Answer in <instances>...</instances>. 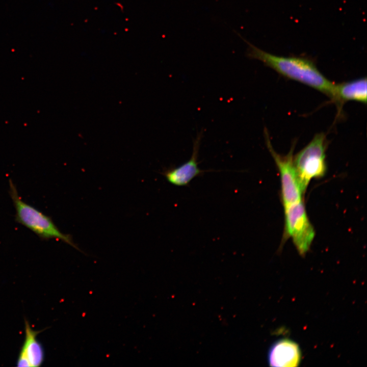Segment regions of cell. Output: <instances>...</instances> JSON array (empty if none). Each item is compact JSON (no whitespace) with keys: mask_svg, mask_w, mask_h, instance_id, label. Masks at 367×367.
I'll return each mask as SVG.
<instances>
[{"mask_svg":"<svg viewBox=\"0 0 367 367\" xmlns=\"http://www.w3.org/2000/svg\"><path fill=\"white\" fill-rule=\"evenodd\" d=\"M266 143L278 169L280 175L281 199L283 206L302 199L294 164V145L285 155H281L273 149L266 129L264 130Z\"/></svg>","mask_w":367,"mask_h":367,"instance_id":"5","label":"cell"},{"mask_svg":"<svg viewBox=\"0 0 367 367\" xmlns=\"http://www.w3.org/2000/svg\"><path fill=\"white\" fill-rule=\"evenodd\" d=\"M335 103L342 107L343 103L356 101L366 103L367 99V81L366 77L335 84Z\"/></svg>","mask_w":367,"mask_h":367,"instance_id":"9","label":"cell"},{"mask_svg":"<svg viewBox=\"0 0 367 367\" xmlns=\"http://www.w3.org/2000/svg\"><path fill=\"white\" fill-rule=\"evenodd\" d=\"M9 184V193L15 208L17 222L30 229L42 240H61L80 250L71 236L63 233L50 217L23 200L12 180L10 179Z\"/></svg>","mask_w":367,"mask_h":367,"instance_id":"2","label":"cell"},{"mask_svg":"<svg viewBox=\"0 0 367 367\" xmlns=\"http://www.w3.org/2000/svg\"><path fill=\"white\" fill-rule=\"evenodd\" d=\"M301 353L298 345L287 338L275 342L270 348L268 359L271 366L293 367L300 363Z\"/></svg>","mask_w":367,"mask_h":367,"instance_id":"8","label":"cell"},{"mask_svg":"<svg viewBox=\"0 0 367 367\" xmlns=\"http://www.w3.org/2000/svg\"><path fill=\"white\" fill-rule=\"evenodd\" d=\"M24 324L25 337L18 357L17 366H40L44 361V352L37 336L41 331L33 329L27 320Z\"/></svg>","mask_w":367,"mask_h":367,"instance_id":"7","label":"cell"},{"mask_svg":"<svg viewBox=\"0 0 367 367\" xmlns=\"http://www.w3.org/2000/svg\"><path fill=\"white\" fill-rule=\"evenodd\" d=\"M326 138L324 133L314 136L295 156L294 164L298 181L304 193L311 179L322 177L327 170Z\"/></svg>","mask_w":367,"mask_h":367,"instance_id":"3","label":"cell"},{"mask_svg":"<svg viewBox=\"0 0 367 367\" xmlns=\"http://www.w3.org/2000/svg\"><path fill=\"white\" fill-rule=\"evenodd\" d=\"M284 237L290 238L298 253L305 255L315 236L314 229L309 220L302 199L283 206Z\"/></svg>","mask_w":367,"mask_h":367,"instance_id":"4","label":"cell"},{"mask_svg":"<svg viewBox=\"0 0 367 367\" xmlns=\"http://www.w3.org/2000/svg\"><path fill=\"white\" fill-rule=\"evenodd\" d=\"M240 37L247 44L248 57L261 61L281 75L312 87L335 100V84L328 80L309 59L299 57H283L270 54Z\"/></svg>","mask_w":367,"mask_h":367,"instance_id":"1","label":"cell"},{"mask_svg":"<svg viewBox=\"0 0 367 367\" xmlns=\"http://www.w3.org/2000/svg\"><path fill=\"white\" fill-rule=\"evenodd\" d=\"M202 134L200 132L193 142V152L190 159L177 167H170L163 172L167 180L177 187L188 186L195 177L202 175L205 171L198 167L197 162Z\"/></svg>","mask_w":367,"mask_h":367,"instance_id":"6","label":"cell"}]
</instances>
